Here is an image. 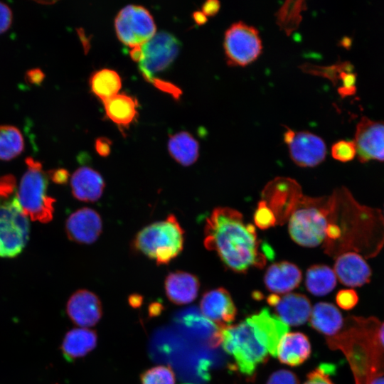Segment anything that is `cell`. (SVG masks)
<instances>
[{"mask_svg":"<svg viewBox=\"0 0 384 384\" xmlns=\"http://www.w3.org/2000/svg\"><path fill=\"white\" fill-rule=\"evenodd\" d=\"M70 319L81 328L95 326L102 317V304L98 297L87 289L74 292L66 304Z\"/></svg>","mask_w":384,"mask_h":384,"instance_id":"16","label":"cell"},{"mask_svg":"<svg viewBox=\"0 0 384 384\" xmlns=\"http://www.w3.org/2000/svg\"><path fill=\"white\" fill-rule=\"evenodd\" d=\"M102 230L100 215L90 208H82L69 215L65 222L68 238L79 244H91L97 240Z\"/></svg>","mask_w":384,"mask_h":384,"instance_id":"15","label":"cell"},{"mask_svg":"<svg viewBox=\"0 0 384 384\" xmlns=\"http://www.w3.org/2000/svg\"><path fill=\"white\" fill-rule=\"evenodd\" d=\"M311 352L308 337L301 332L287 333L281 338L277 354L282 363L298 366L306 361Z\"/></svg>","mask_w":384,"mask_h":384,"instance_id":"23","label":"cell"},{"mask_svg":"<svg viewBox=\"0 0 384 384\" xmlns=\"http://www.w3.org/2000/svg\"><path fill=\"white\" fill-rule=\"evenodd\" d=\"M200 310L207 319L222 328L230 324L237 314V308L229 292L219 287L206 292L200 302Z\"/></svg>","mask_w":384,"mask_h":384,"instance_id":"14","label":"cell"},{"mask_svg":"<svg viewBox=\"0 0 384 384\" xmlns=\"http://www.w3.org/2000/svg\"><path fill=\"white\" fill-rule=\"evenodd\" d=\"M277 317L285 324L300 326L306 322L311 315L310 300L304 294L290 293L280 297L273 306Z\"/></svg>","mask_w":384,"mask_h":384,"instance_id":"21","label":"cell"},{"mask_svg":"<svg viewBox=\"0 0 384 384\" xmlns=\"http://www.w3.org/2000/svg\"><path fill=\"white\" fill-rule=\"evenodd\" d=\"M142 384H175V374L169 366H157L144 371Z\"/></svg>","mask_w":384,"mask_h":384,"instance_id":"32","label":"cell"},{"mask_svg":"<svg viewBox=\"0 0 384 384\" xmlns=\"http://www.w3.org/2000/svg\"><path fill=\"white\" fill-rule=\"evenodd\" d=\"M223 48L229 65L244 67L260 55L262 43L256 28L238 21L226 30Z\"/></svg>","mask_w":384,"mask_h":384,"instance_id":"8","label":"cell"},{"mask_svg":"<svg viewBox=\"0 0 384 384\" xmlns=\"http://www.w3.org/2000/svg\"><path fill=\"white\" fill-rule=\"evenodd\" d=\"M204 235L205 247L215 251L235 272L246 273L250 267L262 268L266 264L255 226L245 223L237 210L215 208L206 219Z\"/></svg>","mask_w":384,"mask_h":384,"instance_id":"1","label":"cell"},{"mask_svg":"<svg viewBox=\"0 0 384 384\" xmlns=\"http://www.w3.org/2000/svg\"><path fill=\"white\" fill-rule=\"evenodd\" d=\"M379 320L375 317L350 316L341 331L326 337L332 350H341L348 360L356 384H369L384 375V349L378 339Z\"/></svg>","mask_w":384,"mask_h":384,"instance_id":"2","label":"cell"},{"mask_svg":"<svg viewBox=\"0 0 384 384\" xmlns=\"http://www.w3.org/2000/svg\"><path fill=\"white\" fill-rule=\"evenodd\" d=\"M336 278L343 285L350 287L363 286L370 282L372 270L364 258L355 252H344L334 263Z\"/></svg>","mask_w":384,"mask_h":384,"instance_id":"17","label":"cell"},{"mask_svg":"<svg viewBox=\"0 0 384 384\" xmlns=\"http://www.w3.org/2000/svg\"><path fill=\"white\" fill-rule=\"evenodd\" d=\"M12 11L10 7L0 1V34L6 32L12 23Z\"/></svg>","mask_w":384,"mask_h":384,"instance_id":"38","label":"cell"},{"mask_svg":"<svg viewBox=\"0 0 384 384\" xmlns=\"http://www.w3.org/2000/svg\"><path fill=\"white\" fill-rule=\"evenodd\" d=\"M345 321L338 309L331 303H316L310 318L311 326L318 332L331 337L338 334Z\"/></svg>","mask_w":384,"mask_h":384,"instance_id":"25","label":"cell"},{"mask_svg":"<svg viewBox=\"0 0 384 384\" xmlns=\"http://www.w3.org/2000/svg\"><path fill=\"white\" fill-rule=\"evenodd\" d=\"M262 196L275 215L277 224L285 223L304 198L297 181L282 177L270 181L264 188Z\"/></svg>","mask_w":384,"mask_h":384,"instance_id":"11","label":"cell"},{"mask_svg":"<svg viewBox=\"0 0 384 384\" xmlns=\"http://www.w3.org/2000/svg\"><path fill=\"white\" fill-rule=\"evenodd\" d=\"M302 279L299 268L294 264L282 261L272 264L264 276L266 288L275 294H284L297 288Z\"/></svg>","mask_w":384,"mask_h":384,"instance_id":"18","label":"cell"},{"mask_svg":"<svg viewBox=\"0 0 384 384\" xmlns=\"http://www.w3.org/2000/svg\"><path fill=\"white\" fill-rule=\"evenodd\" d=\"M219 329L223 349L233 357L242 374L253 378L257 368L267 362L269 355L256 327L247 318L238 324Z\"/></svg>","mask_w":384,"mask_h":384,"instance_id":"4","label":"cell"},{"mask_svg":"<svg viewBox=\"0 0 384 384\" xmlns=\"http://www.w3.org/2000/svg\"><path fill=\"white\" fill-rule=\"evenodd\" d=\"M292 160L302 167H314L326 156V146L319 136L310 132H298L287 128L284 134Z\"/></svg>","mask_w":384,"mask_h":384,"instance_id":"12","label":"cell"},{"mask_svg":"<svg viewBox=\"0 0 384 384\" xmlns=\"http://www.w3.org/2000/svg\"><path fill=\"white\" fill-rule=\"evenodd\" d=\"M53 182L58 184H65L68 181L69 173L65 169H58L48 172Z\"/></svg>","mask_w":384,"mask_h":384,"instance_id":"40","label":"cell"},{"mask_svg":"<svg viewBox=\"0 0 384 384\" xmlns=\"http://www.w3.org/2000/svg\"><path fill=\"white\" fill-rule=\"evenodd\" d=\"M260 334L266 348L272 356H277L278 344L289 330L287 324L264 308L257 314L247 317Z\"/></svg>","mask_w":384,"mask_h":384,"instance_id":"22","label":"cell"},{"mask_svg":"<svg viewBox=\"0 0 384 384\" xmlns=\"http://www.w3.org/2000/svg\"><path fill=\"white\" fill-rule=\"evenodd\" d=\"M334 271L326 265H314L306 271L305 285L307 290L314 296H324L336 286Z\"/></svg>","mask_w":384,"mask_h":384,"instance_id":"28","label":"cell"},{"mask_svg":"<svg viewBox=\"0 0 384 384\" xmlns=\"http://www.w3.org/2000/svg\"><path fill=\"white\" fill-rule=\"evenodd\" d=\"M334 368L331 365L322 364L308 373L304 384H334L329 375Z\"/></svg>","mask_w":384,"mask_h":384,"instance_id":"35","label":"cell"},{"mask_svg":"<svg viewBox=\"0 0 384 384\" xmlns=\"http://www.w3.org/2000/svg\"><path fill=\"white\" fill-rule=\"evenodd\" d=\"M44 78V73L40 68H33L28 70L25 75L26 80L32 85H40Z\"/></svg>","mask_w":384,"mask_h":384,"instance_id":"42","label":"cell"},{"mask_svg":"<svg viewBox=\"0 0 384 384\" xmlns=\"http://www.w3.org/2000/svg\"><path fill=\"white\" fill-rule=\"evenodd\" d=\"M369 384H384V375L374 378Z\"/></svg>","mask_w":384,"mask_h":384,"instance_id":"48","label":"cell"},{"mask_svg":"<svg viewBox=\"0 0 384 384\" xmlns=\"http://www.w3.org/2000/svg\"><path fill=\"white\" fill-rule=\"evenodd\" d=\"M90 85L92 92L105 101L117 94L122 82L119 75L114 70L102 69L91 75Z\"/></svg>","mask_w":384,"mask_h":384,"instance_id":"29","label":"cell"},{"mask_svg":"<svg viewBox=\"0 0 384 384\" xmlns=\"http://www.w3.org/2000/svg\"><path fill=\"white\" fill-rule=\"evenodd\" d=\"M353 142L360 162L384 161V121L362 117L356 126Z\"/></svg>","mask_w":384,"mask_h":384,"instance_id":"13","label":"cell"},{"mask_svg":"<svg viewBox=\"0 0 384 384\" xmlns=\"http://www.w3.org/2000/svg\"><path fill=\"white\" fill-rule=\"evenodd\" d=\"M181 43L172 34L161 31L142 45V58L139 62V70L148 82L154 75L164 70L176 58Z\"/></svg>","mask_w":384,"mask_h":384,"instance_id":"10","label":"cell"},{"mask_svg":"<svg viewBox=\"0 0 384 384\" xmlns=\"http://www.w3.org/2000/svg\"><path fill=\"white\" fill-rule=\"evenodd\" d=\"M158 89L168 92L178 99L181 94V90L171 82L154 78L151 82Z\"/></svg>","mask_w":384,"mask_h":384,"instance_id":"39","label":"cell"},{"mask_svg":"<svg viewBox=\"0 0 384 384\" xmlns=\"http://www.w3.org/2000/svg\"><path fill=\"white\" fill-rule=\"evenodd\" d=\"M142 302V297L139 294H132L129 297V302L131 306L134 307H137L141 305Z\"/></svg>","mask_w":384,"mask_h":384,"instance_id":"46","label":"cell"},{"mask_svg":"<svg viewBox=\"0 0 384 384\" xmlns=\"http://www.w3.org/2000/svg\"><path fill=\"white\" fill-rule=\"evenodd\" d=\"M164 287L168 299L175 304L182 305L191 303L197 297L200 282L193 274L175 271L166 276Z\"/></svg>","mask_w":384,"mask_h":384,"instance_id":"20","label":"cell"},{"mask_svg":"<svg viewBox=\"0 0 384 384\" xmlns=\"http://www.w3.org/2000/svg\"><path fill=\"white\" fill-rule=\"evenodd\" d=\"M266 384H299V380L293 372L281 369L272 373Z\"/></svg>","mask_w":384,"mask_h":384,"instance_id":"37","label":"cell"},{"mask_svg":"<svg viewBox=\"0 0 384 384\" xmlns=\"http://www.w3.org/2000/svg\"><path fill=\"white\" fill-rule=\"evenodd\" d=\"M170 155L183 166H190L198 159L199 145L188 132H181L172 135L168 142Z\"/></svg>","mask_w":384,"mask_h":384,"instance_id":"27","label":"cell"},{"mask_svg":"<svg viewBox=\"0 0 384 384\" xmlns=\"http://www.w3.org/2000/svg\"><path fill=\"white\" fill-rule=\"evenodd\" d=\"M29 220L17 196L15 177H0V257L13 258L24 249L29 238Z\"/></svg>","mask_w":384,"mask_h":384,"instance_id":"3","label":"cell"},{"mask_svg":"<svg viewBox=\"0 0 384 384\" xmlns=\"http://www.w3.org/2000/svg\"><path fill=\"white\" fill-rule=\"evenodd\" d=\"M220 4L217 0H208L203 3L202 6V12L206 16H214L219 11Z\"/></svg>","mask_w":384,"mask_h":384,"instance_id":"43","label":"cell"},{"mask_svg":"<svg viewBox=\"0 0 384 384\" xmlns=\"http://www.w3.org/2000/svg\"><path fill=\"white\" fill-rule=\"evenodd\" d=\"M112 142L106 137H99L96 139L95 150L102 156H107L111 151Z\"/></svg>","mask_w":384,"mask_h":384,"instance_id":"41","label":"cell"},{"mask_svg":"<svg viewBox=\"0 0 384 384\" xmlns=\"http://www.w3.org/2000/svg\"><path fill=\"white\" fill-rule=\"evenodd\" d=\"M193 18L194 21L198 25L204 24L208 20L207 16L202 11H196L193 13Z\"/></svg>","mask_w":384,"mask_h":384,"instance_id":"45","label":"cell"},{"mask_svg":"<svg viewBox=\"0 0 384 384\" xmlns=\"http://www.w3.org/2000/svg\"><path fill=\"white\" fill-rule=\"evenodd\" d=\"M306 9L304 1H286L276 14L277 23L285 34L290 35L299 27L302 13Z\"/></svg>","mask_w":384,"mask_h":384,"instance_id":"31","label":"cell"},{"mask_svg":"<svg viewBox=\"0 0 384 384\" xmlns=\"http://www.w3.org/2000/svg\"><path fill=\"white\" fill-rule=\"evenodd\" d=\"M97 336L94 330L76 328L68 331L60 346L64 358L72 361L84 357L92 351L97 344Z\"/></svg>","mask_w":384,"mask_h":384,"instance_id":"24","label":"cell"},{"mask_svg":"<svg viewBox=\"0 0 384 384\" xmlns=\"http://www.w3.org/2000/svg\"><path fill=\"white\" fill-rule=\"evenodd\" d=\"M253 219L256 226L262 230L268 229L277 224L275 215L264 200L258 202Z\"/></svg>","mask_w":384,"mask_h":384,"instance_id":"33","label":"cell"},{"mask_svg":"<svg viewBox=\"0 0 384 384\" xmlns=\"http://www.w3.org/2000/svg\"><path fill=\"white\" fill-rule=\"evenodd\" d=\"M23 150L24 139L20 129L12 125H0V160H12Z\"/></svg>","mask_w":384,"mask_h":384,"instance_id":"30","label":"cell"},{"mask_svg":"<svg viewBox=\"0 0 384 384\" xmlns=\"http://www.w3.org/2000/svg\"><path fill=\"white\" fill-rule=\"evenodd\" d=\"M105 181L99 172L92 168H78L70 178L73 196L81 201L95 202L100 198L105 188Z\"/></svg>","mask_w":384,"mask_h":384,"instance_id":"19","label":"cell"},{"mask_svg":"<svg viewBox=\"0 0 384 384\" xmlns=\"http://www.w3.org/2000/svg\"><path fill=\"white\" fill-rule=\"evenodd\" d=\"M114 27L119 41L132 48L149 41L156 33V25L149 11L144 7L129 5L117 15Z\"/></svg>","mask_w":384,"mask_h":384,"instance_id":"9","label":"cell"},{"mask_svg":"<svg viewBox=\"0 0 384 384\" xmlns=\"http://www.w3.org/2000/svg\"><path fill=\"white\" fill-rule=\"evenodd\" d=\"M329 213L328 199L304 197L289 218L291 238L303 247L320 245L325 240Z\"/></svg>","mask_w":384,"mask_h":384,"instance_id":"7","label":"cell"},{"mask_svg":"<svg viewBox=\"0 0 384 384\" xmlns=\"http://www.w3.org/2000/svg\"><path fill=\"white\" fill-rule=\"evenodd\" d=\"M26 170L17 188L20 205L31 220L46 223L52 220L55 199L48 194V176L40 161L27 157Z\"/></svg>","mask_w":384,"mask_h":384,"instance_id":"6","label":"cell"},{"mask_svg":"<svg viewBox=\"0 0 384 384\" xmlns=\"http://www.w3.org/2000/svg\"><path fill=\"white\" fill-rule=\"evenodd\" d=\"M331 152L334 159L348 162L356 156V148L353 141L340 140L332 145Z\"/></svg>","mask_w":384,"mask_h":384,"instance_id":"34","label":"cell"},{"mask_svg":"<svg viewBox=\"0 0 384 384\" xmlns=\"http://www.w3.org/2000/svg\"><path fill=\"white\" fill-rule=\"evenodd\" d=\"M129 53L132 59L139 63L142 58V50L141 46L132 48Z\"/></svg>","mask_w":384,"mask_h":384,"instance_id":"44","label":"cell"},{"mask_svg":"<svg viewBox=\"0 0 384 384\" xmlns=\"http://www.w3.org/2000/svg\"><path fill=\"white\" fill-rule=\"evenodd\" d=\"M107 116L114 123L128 126L137 114V101L126 94H117L103 101Z\"/></svg>","mask_w":384,"mask_h":384,"instance_id":"26","label":"cell"},{"mask_svg":"<svg viewBox=\"0 0 384 384\" xmlns=\"http://www.w3.org/2000/svg\"><path fill=\"white\" fill-rule=\"evenodd\" d=\"M378 335L381 346L384 349V321L380 324Z\"/></svg>","mask_w":384,"mask_h":384,"instance_id":"47","label":"cell"},{"mask_svg":"<svg viewBox=\"0 0 384 384\" xmlns=\"http://www.w3.org/2000/svg\"><path fill=\"white\" fill-rule=\"evenodd\" d=\"M184 230L174 215L149 224L142 229L132 241V247L158 265H167L183 248Z\"/></svg>","mask_w":384,"mask_h":384,"instance_id":"5","label":"cell"},{"mask_svg":"<svg viewBox=\"0 0 384 384\" xmlns=\"http://www.w3.org/2000/svg\"><path fill=\"white\" fill-rule=\"evenodd\" d=\"M358 295L353 289L339 290L336 295V302L339 307L344 310H351L358 302Z\"/></svg>","mask_w":384,"mask_h":384,"instance_id":"36","label":"cell"}]
</instances>
